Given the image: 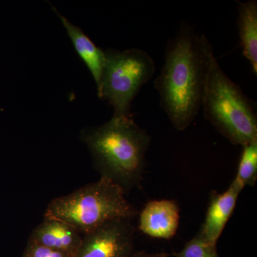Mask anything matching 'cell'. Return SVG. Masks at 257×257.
Instances as JSON below:
<instances>
[{
	"label": "cell",
	"mask_w": 257,
	"mask_h": 257,
	"mask_svg": "<svg viewBox=\"0 0 257 257\" xmlns=\"http://www.w3.org/2000/svg\"><path fill=\"white\" fill-rule=\"evenodd\" d=\"M210 42L184 23L166 47L165 62L155 87L160 104L179 131L192 124L202 108L203 92L211 56Z\"/></svg>",
	"instance_id": "obj_1"
},
{
	"label": "cell",
	"mask_w": 257,
	"mask_h": 257,
	"mask_svg": "<svg viewBox=\"0 0 257 257\" xmlns=\"http://www.w3.org/2000/svg\"><path fill=\"white\" fill-rule=\"evenodd\" d=\"M82 140L100 177L112 181L126 193L140 185L151 138L133 116H113L107 122L84 131Z\"/></svg>",
	"instance_id": "obj_2"
},
{
	"label": "cell",
	"mask_w": 257,
	"mask_h": 257,
	"mask_svg": "<svg viewBox=\"0 0 257 257\" xmlns=\"http://www.w3.org/2000/svg\"><path fill=\"white\" fill-rule=\"evenodd\" d=\"M126 192L109 179L100 177L67 195L52 199L44 217L54 218L73 226L81 234L108 221L134 219L138 211L128 202Z\"/></svg>",
	"instance_id": "obj_3"
},
{
	"label": "cell",
	"mask_w": 257,
	"mask_h": 257,
	"mask_svg": "<svg viewBox=\"0 0 257 257\" xmlns=\"http://www.w3.org/2000/svg\"><path fill=\"white\" fill-rule=\"evenodd\" d=\"M204 116L234 145L243 147L257 140L256 111L241 90L211 56L203 92Z\"/></svg>",
	"instance_id": "obj_4"
},
{
	"label": "cell",
	"mask_w": 257,
	"mask_h": 257,
	"mask_svg": "<svg viewBox=\"0 0 257 257\" xmlns=\"http://www.w3.org/2000/svg\"><path fill=\"white\" fill-rule=\"evenodd\" d=\"M104 53L105 62L98 96L112 106L113 116H131L132 102L155 74V62L141 49H109Z\"/></svg>",
	"instance_id": "obj_5"
},
{
	"label": "cell",
	"mask_w": 257,
	"mask_h": 257,
	"mask_svg": "<svg viewBox=\"0 0 257 257\" xmlns=\"http://www.w3.org/2000/svg\"><path fill=\"white\" fill-rule=\"evenodd\" d=\"M131 221L114 219L82 235L73 257H134L136 230Z\"/></svg>",
	"instance_id": "obj_6"
},
{
	"label": "cell",
	"mask_w": 257,
	"mask_h": 257,
	"mask_svg": "<svg viewBox=\"0 0 257 257\" xmlns=\"http://www.w3.org/2000/svg\"><path fill=\"white\" fill-rule=\"evenodd\" d=\"M180 221V209L171 199L152 200L139 215L138 229L155 239H170L175 236Z\"/></svg>",
	"instance_id": "obj_7"
},
{
	"label": "cell",
	"mask_w": 257,
	"mask_h": 257,
	"mask_svg": "<svg viewBox=\"0 0 257 257\" xmlns=\"http://www.w3.org/2000/svg\"><path fill=\"white\" fill-rule=\"evenodd\" d=\"M241 191L242 189L232 182L225 192H211L205 219L198 234L209 242L216 245L234 213Z\"/></svg>",
	"instance_id": "obj_8"
},
{
	"label": "cell",
	"mask_w": 257,
	"mask_h": 257,
	"mask_svg": "<svg viewBox=\"0 0 257 257\" xmlns=\"http://www.w3.org/2000/svg\"><path fill=\"white\" fill-rule=\"evenodd\" d=\"M29 239L73 257L82 242V234L67 223L44 217L32 231Z\"/></svg>",
	"instance_id": "obj_9"
},
{
	"label": "cell",
	"mask_w": 257,
	"mask_h": 257,
	"mask_svg": "<svg viewBox=\"0 0 257 257\" xmlns=\"http://www.w3.org/2000/svg\"><path fill=\"white\" fill-rule=\"evenodd\" d=\"M54 10L57 16L60 18L61 22L67 30L69 38L72 40L74 48L79 57L87 65L94 79L96 87L98 88L100 83L103 67L105 62L104 51L96 47L95 44L79 27L75 26L70 23L67 18L59 13L55 8H54Z\"/></svg>",
	"instance_id": "obj_10"
},
{
	"label": "cell",
	"mask_w": 257,
	"mask_h": 257,
	"mask_svg": "<svg viewBox=\"0 0 257 257\" xmlns=\"http://www.w3.org/2000/svg\"><path fill=\"white\" fill-rule=\"evenodd\" d=\"M237 28L243 55L257 74V2H239Z\"/></svg>",
	"instance_id": "obj_11"
},
{
	"label": "cell",
	"mask_w": 257,
	"mask_h": 257,
	"mask_svg": "<svg viewBox=\"0 0 257 257\" xmlns=\"http://www.w3.org/2000/svg\"><path fill=\"white\" fill-rule=\"evenodd\" d=\"M237 173L233 182L241 189L255 185L257 179V140L242 147Z\"/></svg>",
	"instance_id": "obj_12"
},
{
	"label": "cell",
	"mask_w": 257,
	"mask_h": 257,
	"mask_svg": "<svg viewBox=\"0 0 257 257\" xmlns=\"http://www.w3.org/2000/svg\"><path fill=\"white\" fill-rule=\"evenodd\" d=\"M176 257H219L216 245L204 239L199 234L185 243Z\"/></svg>",
	"instance_id": "obj_13"
},
{
	"label": "cell",
	"mask_w": 257,
	"mask_h": 257,
	"mask_svg": "<svg viewBox=\"0 0 257 257\" xmlns=\"http://www.w3.org/2000/svg\"><path fill=\"white\" fill-rule=\"evenodd\" d=\"M24 257H70L65 253L39 244L29 239L23 253Z\"/></svg>",
	"instance_id": "obj_14"
},
{
	"label": "cell",
	"mask_w": 257,
	"mask_h": 257,
	"mask_svg": "<svg viewBox=\"0 0 257 257\" xmlns=\"http://www.w3.org/2000/svg\"><path fill=\"white\" fill-rule=\"evenodd\" d=\"M168 253L165 252L150 253L145 251H136L134 257H168Z\"/></svg>",
	"instance_id": "obj_15"
},
{
	"label": "cell",
	"mask_w": 257,
	"mask_h": 257,
	"mask_svg": "<svg viewBox=\"0 0 257 257\" xmlns=\"http://www.w3.org/2000/svg\"><path fill=\"white\" fill-rule=\"evenodd\" d=\"M23 257H24V256H23Z\"/></svg>",
	"instance_id": "obj_16"
}]
</instances>
